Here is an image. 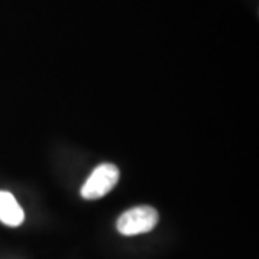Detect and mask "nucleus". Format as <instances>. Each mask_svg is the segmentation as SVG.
Returning <instances> with one entry per match:
<instances>
[{
    "instance_id": "nucleus-1",
    "label": "nucleus",
    "mask_w": 259,
    "mask_h": 259,
    "mask_svg": "<svg viewBox=\"0 0 259 259\" xmlns=\"http://www.w3.org/2000/svg\"><path fill=\"white\" fill-rule=\"evenodd\" d=\"M158 223V212L151 206H137L118 218L117 229L121 235L134 236L151 232Z\"/></svg>"
},
{
    "instance_id": "nucleus-2",
    "label": "nucleus",
    "mask_w": 259,
    "mask_h": 259,
    "mask_svg": "<svg viewBox=\"0 0 259 259\" xmlns=\"http://www.w3.org/2000/svg\"><path fill=\"white\" fill-rule=\"evenodd\" d=\"M120 179L118 167L111 163L100 164L87 179L81 189V196L88 200L101 199L107 193H110L112 189L117 186Z\"/></svg>"
},
{
    "instance_id": "nucleus-3",
    "label": "nucleus",
    "mask_w": 259,
    "mask_h": 259,
    "mask_svg": "<svg viewBox=\"0 0 259 259\" xmlns=\"http://www.w3.org/2000/svg\"><path fill=\"white\" fill-rule=\"evenodd\" d=\"M25 221V212L9 192H0V222L16 228Z\"/></svg>"
}]
</instances>
